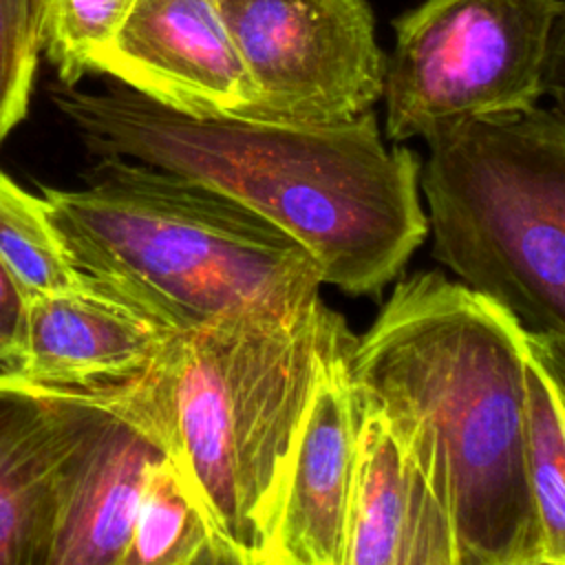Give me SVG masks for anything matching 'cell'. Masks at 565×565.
<instances>
[{
    "mask_svg": "<svg viewBox=\"0 0 565 565\" xmlns=\"http://www.w3.org/2000/svg\"><path fill=\"white\" fill-rule=\"evenodd\" d=\"M51 99L97 157L141 161L207 185L291 234L322 282L375 296L428 234L419 157L386 146L373 110L335 124L188 115L130 88Z\"/></svg>",
    "mask_w": 565,
    "mask_h": 565,
    "instance_id": "cell-1",
    "label": "cell"
},
{
    "mask_svg": "<svg viewBox=\"0 0 565 565\" xmlns=\"http://www.w3.org/2000/svg\"><path fill=\"white\" fill-rule=\"evenodd\" d=\"M527 366L523 327L441 271L402 278L351 347L355 393L419 419L444 459L459 565H541Z\"/></svg>",
    "mask_w": 565,
    "mask_h": 565,
    "instance_id": "cell-2",
    "label": "cell"
},
{
    "mask_svg": "<svg viewBox=\"0 0 565 565\" xmlns=\"http://www.w3.org/2000/svg\"><path fill=\"white\" fill-rule=\"evenodd\" d=\"M351 333L320 298L296 311L245 307L174 333L139 375L221 565H269L318 375Z\"/></svg>",
    "mask_w": 565,
    "mask_h": 565,
    "instance_id": "cell-3",
    "label": "cell"
},
{
    "mask_svg": "<svg viewBox=\"0 0 565 565\" xmlns=\"http://www.w3.org/2000/svg\"><path fill=\"white\" fill-rule=\"evenodd\" d=\"M90 177L82 188L42 190L71 265L168 329L320 298L311 254L247 205L124 157H102Z\"/></svg>",
    "mask_w": 565,
    "mask_h": 565,
    "instance_id": "cell-4",
    "label": "cell"
},
{
    "mask_svg": "<svg viewBox=\"0 0 565 565\" xmlns=\"http://www.w3.org/2000/svg\"><path fill=\"white\" fill-rule=\"evenodd\" d=\"M424 141L435 258L523 331L565 335V110L466 117Z\"/></svg>",
    "mask_w": 565,
    "mask_h": 565,
    "instance_id": "cell-5",
    "label": "cell"
},
{
    "mask_svg": "<svg viewBox=\"0 0 565 565\" xmlns=\"http://www.w3.org/2000/svg\"><path fill=\"white\" fill-rule=\"evenodd\" d=\"M556 0H424L395 20L384 132L395 143L543 95Z\"/></svg>",
    "mask_w": 565,
    "mask_h": 565,
    "instance_id": "cell-6",
    "label": "cell"
},
{
    "mask_svg": "<svg viewBox=\"0 0 565 565\" xmlns=\"http://www.w3.org/2000/svg\"><path fill=\"white\" fill-rule=\"evenodd\" d=\"M254 86L247 115L335 124L373 110L386 55L366 0H216Z\"/></svg>",
    "mask_w": 565,
    "mask_h": 565,
    "instance_id": "cell-7",
    "label": "cell"
},
{
    "mask_svg": "<svg viewBox=\"0 0 565 565\" xmlns=\"http://www.w3.org/2000/svg\"><path fill=\"white\" fill-rule=\"evenodd\" d=\"M344 565H459L450 486L430 433L358 393Z\"/></svg>",
    "mask_w": 565,
    "mask_h": 565,
    "instance_id": "cell-8",
    "label": "cell"
},
{
    "mask_svg": "<svg viewBox=\"0 0 565 565\" xmlns=\"http://www.w3.org/2000/svg\"><path fill=\"white\" fill-rule=\"evenodd\" d=\"M124 386L62 388L0 371V565H46L64 477Z\"/></svg>",
    "mask_w": 565,
    "mask_h": 565,
    "instance_id": "cell-9",
    "label": "cell"
},
{
    "mask_svg": "<svg viewBox=\"0 0 565 565\" xmlns=\"http://www.w3.org/2000/svg\"><path fill=\"white\" fill-rule=\"evenodd\" d=\"M93 73L188 115H247L254 104L216 0H137Z\"/></svg>",
    "mask_w": 565,
    "mask_h": 565,
    "instance_id": "cell-10",
    "label": "cell"
},
{
    "mask_svg": "<svg viewBox=\"0 0 565 565\" xmlns=\"http://www.w3.org/2000/svg\"><path fill=\"white\" fill-rule=\"evenodd\" d=\"M166 455L141 377L73 459L46 565H121L152 463Z\"/></svg>",
    "mask_w": 565,
    "mask_h": 565,
    "instance_id": "cell-11",
    "label": "cell"
},
{
    "mask_svg": "<svg viewBox=\"0 0 565 565\" xmlns=\"http://www.w3.org/2000/svg\"><path fill=\"white\" fill-rule=\"evenodd\" d=\"M177 331L88 280L29 298L11 371L62 388H108L139 377Z\"/></svg>",
    "mask_w": 565,
    "mask_h": 565,
    "instance_id": "cell-12",
    "label": "cell"
},
{
    "mask_svg": "<svg viewBox=\"0 0 565 565\" xmlns=\"http://www.w3.org/2000/svg\"><path fill=\"white\" fill-rule=\"evenodd\" d=\"M347 335L324 360L287 472L269 565H344L355 459V393Z\"/></svg>",
    "mask_w": 565,
    "mask_h": 565,
    "instance_id": "cell-13",
    "label": "cell"
},
{
    "mask_svg": "<svg viewBox=\"0 0 565 565\" xmlns=\"http://www.w3.org/2000/svg\"><path fill=\"white\" fill-rule=\"evenodd\" d=\"M121 565H221L207 519L168 452L148 472Z\"/></svg>",
    "mask_w": 565,
    "mask_h": 565,
    "instance_id": "cell-14",
    "label": "cell"
},
{
    "mask_svg": "<svg viewBox=\"0 0 565 565\" xmlns=\"http://www.w3.org/2000/svg\"><path fill=\"white\" fill-rule=\"evenodd\" d=\"M525 386V468L541 536V565H565V411L532 360Z\"/></svg>",
    "mask_w": 565,
    "mask_h": 565,
    "instance_id": "cell-15",
    "label": "cell"
},
{
    "mask_svg": "<svg viewBox=\"0 0 565 565\" xmlns=\"http://www.w3.org/2000/svg\"><path fill=\"white\" fill-rule=\"evenodd\" d=\"M0 258L26 298L79 282L49 218L44 196H35L0 170Z\"/></svg>",
    "mask_w": 565,
    "mask_h": 565,
    "instance_id": "cell-16",
    "label": "cell"
},
{
    "mask_svg": "<svg viewBox=\"0 0 565 565\" xmlns=\"http://www.w3.org/2000/svg\"><path fill=\"white\" fill-rule=\"evenodd\" d=\"M137 0H42V51L66 86L93 73L95 55L113 40Z\"/></svg>",
    "mask_w": 565,
    "mask_h": 565,
    "instance_id": "cell-17",
    "label": "cell"
},
{
    "mask_svg": "<svg viewBox=\"0 0 565 565\" xmlns=\"http://www.w3.org/2000/svg\"><path fill=\"white\" fill-rule=\"evenodd\" d=\"M42 51V0H0V141L29 108Z\"/></svg>",
    "mask_w": 565,
    "mask_h": 565,
    "instance_id": "cell-18",
    "label": "cell"
},
{
    "mask_svg": "<svg viewBox=\"0 0 565 565\" xmlns=\"http://www.w3.org/2000/svg\"><path fill=\"white\" fill-rule=\"evenodd\" d=\"M26 302V294L0 258V371H11L18 360Z\"/></svg>",
    "mask_w": 565,
    "mask_h": 565,
    "instance_id": "cell-19",
    "label": "cell"
},
{
    "mask_svg": "<svg viewBox=\"0 0 565 565\" xmlns=\"http://www.w3.org/2000/svg\"><path fill=\"white\" fill-rule=\"evenodd\" d=\"M525 349L565 411V335L525 331Z\"/></svg>",
    "mask_w": 565,
    "mask_h": 565,
    "instance_id": "cell-20",
    "label": "cell"
},
{
    "mask_svg": "<svg viewBox=\"0 0 565 565\" xmlns=\"http://www.w3.org/2000/svg\"><path fill=\"white\" fill-rule=\"evenodd\" d=\"M543 95L565 110V0H556L543 64Z\"/></svg>",
    "mask_w": 565,
    "mask_h": 565,
    "instance_id": "cell-21",
    "label": "cell"
}]
</instances>
